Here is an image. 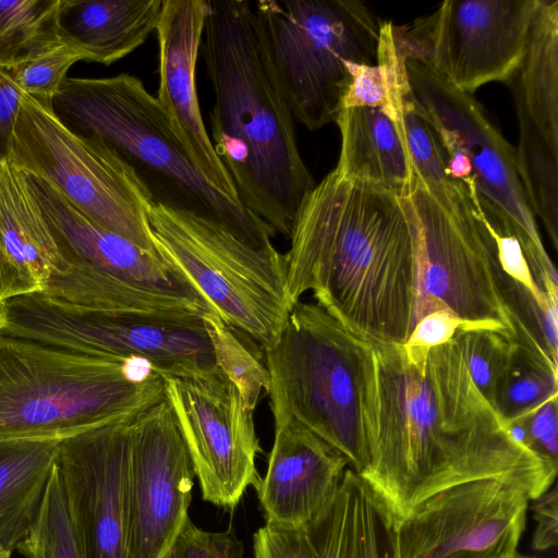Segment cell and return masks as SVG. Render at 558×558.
I'll list each match as a JSON object with an SVG mask.
<instances>
[{"instance_id": "6da1fadb", "label": "cell", "mask_w": 558, "mask_h": 558, "mask_svg": "<svg viewBox=\"0 0 558 558\" xmlns=\"http://www.w3.org/2000/svg\"><path fill=\"white\" fill-rule=\"evenodd\" d=\"M368 341L369 464L361 476L398 519L434 493L476 478L518 482L532 500L550 488L556 475L512 438L453 337L432 348L423 365L403 344Z\"/></svg>"}, {"instance_id": "7a4b0ae2", "label": "cell", "mask_w": 558, "mask_h": 558, "mask_svg": "<svg viewBox=\"0 0 558 558\" xmlns=\"http://www.w3.org/2000/svg\"><path fill=\"white\" fill-rule=\"evenodd\" d=\"M289 238L292 305L311 291L352 332L405 343L414 327L416 272L399 194L333 169L303 201Z\"/></svg>"}, {"instance_id": "3957f363", "label": "cell", "mask_w": 558, "mask_h": 558, "mask_svg": "<svg viewBox=\"0 0 558 558\" xmlns=\"http://www.w3.org/2000/svg\"><path fill=\"white\" fill-rule=\"evenodd\" d=\"M199 53L215 96L209 136L238 199L289 236L315 181L301 156L254 1L207 0Z\"/></svg>"}, {"instance_id": "277c9868", "label": "cell", "mask_w": 558, "mask_h": 558, "mask_svg": "<svg viewBox=\"0 0 558 558\" xmlns=\"http://www.w3.org/2000/svg\"><path fill=\"white\" fill-rule=\"evenodd\" d=\"M71 130L110 145L136 172L154 203L217 221L256 247H269L275 230L196 170L170 121L141 80L66 77L51 100Z\"/></svg>"}, {"instance_id": "5b68a950", "label": "cell", "mask_w": 558, "mask_h": 558, "mask_svg": "<svg viewBox=\"0 0 558 558\" xmlns=\"http://www.w3.org/2000/svg\"><path fill=\"white\" fill-rule=\"evenodd\" d=\"M165 397L163 377L144 360L95 357L0 333V441H61Z\"/></svg>"}, {"instance_id": "8992f818", "label": "cell", "mask_w": 558, "mask_h": 558, "mask_svg": "<svg viewBox=\"0 0 558 558\" xmlns=\"http://www.w3.org/2000/svg\"><path fill=\"white\" fill-rule=\"evenodd\" d=\"M266 353L275 418H293L363 474L369 464L371 342L319 304L295 303Z\"/></svg>"}, {"instance_id": "52a82bcc", "label": "cell", "mask_w": 558, "mask_h": 558, "mask_svg": "<svg viewBox=\"0 0 558 558\" xmlns=\"http://www.w3.org/2000/svg\"><path fill=\"white\" fill-rule=\"evenodd\" d=\"M400 198L414 242V326L434 312L448 311L469 328L514 340L496 242L476 194L459 180L449 187L435 186L413 169Z\"/></svg>"}, {"instance_id": "ba28073f", "label": "cell", "mask_w": 558, "mask_h": 558, "mask_svg": "<svg viewBox=\"0 0 558 558\" xmlns=\"http://www.w3.org/2000/svg\"><path fill=\"white\" fill-rule=\"evenodd\" d=\"M23 174L64 264L50 277L44 294L99 311L217 315L159 250H145L102 228L47 182Z\"/></svg>"}, {"instance_id": "9c48e42d", "label": "cell", "mask_w": 558, "mask_h": 558, "mask_svg": "<svg viewBox=\"0 0 558 558\" xmlns=\"http://www.w3.org/2000/svg\"><path fill=\"white\" fill-rule=\"evenodd\" d=\"M413 95L435 130L448 174L475 191L490 226L518 240L537 287L558 301L554 263L524 193L513 147L471 94L449 85L420 61L405 58Z\"/></svg>"}, {"instance_id": "30bf717a", "label": "cell", "mask_w": 558, "mask_h": 558, "mask_svg": "<svg viewBox=\"0 0 558 558\" xmlns=\"http://www.w3.org/2000/svg\"><path fill=\"white\" fill-rule=\"evenodd\" d=\"M292 116L310 131L335 123L352 76L375 64L381 21L355 0L254 1Z\"/></svg>"}, {"instance_id": "8fae6325", "label": "cell", "mask_w": 558, "mask_h": 558, "mask_svg": "<svg viewBox=\"0 0 558 558\" xmlns=\"http://www.w3.org/2000/svg\"><path fill=\"white\" fill-rule=\"evenodd\" d=\"M148 221L156 247L192 282L229 327L264 351L278 340L293 305L284 254L256 247L221 223L153 203Z\"/></svg>"}, {"instance_id": "7c38bea8", "label": "cell", "mask_w": 558, "mask_h": 558, "mask_svg": "<svg viewBox=\"0 0 558 558\" xmlns=\"http://www.w3.org/2000/svg\"><path fill=\"white\" fill-rule=\"evenodd\" d=\"M0 333L95 357L144 360L161 376L218 367L208 322L195 312L99 311L32 293L0 303Z\"/></svg>"}, {"instance_id": "4fadbf2b", "label": "cell", "mask_w": 558, "mask_h": 558, "mask_svg": "<svg viewBox=\"0 0 558 558\" xmlns=\"http://www.w3.org/2000/svg\"><path fill=\"white\" fill-rule=\"evenodd\" d=\"M9 161L102 228L158 251L148 221L153 196L135 170L98 136L65 125L51 101L22 96Z\"/></svg>"}, {"instance_id": "5bb4252c", "label": "cell", "mask_w": 558, "mask_h": 558, "mask_svg": "<svg viewBox=\"0 0 558 558\" xmlns=\"http://www.w3.org/2000/svg\"><path fill=\"white\" fill-rule=\"evenodd\" d=\"M536 0H448L411 26L392 25L405 58L473 94L510 83L525 53Z\"/></svg>"}, {"instance_id": "9a60e30c", "label": "cell", "mask_w": 558, "mask_h": 558, "mask_svg": "<svg viewBox=\"0 0 558 558\" xmlns=\"http://www.w3.org/2000/svg\"><path fill=\"white\" fill-rule=\"evenodd\" d=\"M202 497L232 510L260 477L254 403L219 366L187 376H162Z\"/></svg>"}, {"instance_id": "2e32d148", "label": "cell", "mask_w": 558, "mask_h": 558, "mask_svg": "<svg viewBox=\"0 0 558 558\" xmlns=\"http://www.w3.org/2000/svg\"><path fill=\"white\" fill-rule=\"evenodd\" d=\"M531 500L522 484L501 477L446 487L399 519L401 558H513Z\"/></svg>"}, {"instance_id": "e0dca14e", "label": "cell", "mask_w": 558, "mask_h": 558, "mask_svg": "<svg viewBox=\"0 0 558 558\" xmlns=\"http://www.w3.org/2000/svg\"><path fill=\"white\" fill-rule=\"evenodd\" d=\"M195 472L166 397L133 420L129 558H165L187 521Z\"/></svg>"}, {"instance_id": "ac0fdd59", "label": "cell", "mask_w": 558, "mask_h": 558, "mask_svg": "<svg viewBox=\"0 0 558 558\" xmlns=\"http://www.w3.org/2000/svg\"><path fill=\"white\" fill-rule=\"evenodd\" d=\"M136 415L58 445L56 465L85 558H129V465Z\"/></svg>"}, {"instance_id": "d6986e66", "label": "cell", "mask_w": 558, "mask_h": 558, "mask_svg": "<svg viewBox=\"0 0 558 558\" xmlns=\"http://www.w3.org/2000/svg\"><path fill=\"white\" fill-rule=\"evenodd\" d=\"M398 517L348 468L328 506L296 526L265 524L253 535V558H401Z\"/></svg>"}, {"instance_id": "ffe728a7", "label": "cell", "mask_w": 558, "mask_h": 558, "mask_svg": "<svg viewBox=\"0 0 558 558\" xmlns=\"http://www.w3.org/2000/svg\"><path fill=\"white\" fill-rule=\"evenodd\" d=\"M206 14L207 0H163L156 28L158 88L155 97L196 170L216 190L239 202L199 108L196 63Z\"/></svg>"}, {"instance_id": "44dd1931", "label": "cell", "mask_w": 558, "mask_h": 558, "mask_svg": "<svg viewBox=\"0 0 558 558\" xmlns=\"http://www.w3.org/2000/svg\"><path fill=\"white\" fill-rule=\"evenodd\" d=\"M275 438L257 498L265 524L296 526L331 501L349 464L333 447L293 418H275Z\"/></svg>"}, {"instance_id": "7402d4cb", "label": "cell", "mask_w": 558, "mask_h": 558, "mask_svg": "<svg viewBox=\"0 0 558 558\" xmlns=\"http://www.w3.org/2000/svg\"><path fill=\"white\" fill-rule=\"evenodd\" d=\"M63 259L23 171L0 163V303L43 293Z\"/></svg>"}, {"instance_id": "603a6c76", "label": "cell", "mask_w": 558, "mask_h": 558, "mask_svg": "<svg viewBox=\"0 0 558 558\" xmlns=\"http://www.w3.org/2000/svg\"><path fill=\"white\" fill-rule=\"evenodd\" d=\"M509 84L519 143L558 154V0H536L525 53Z\"/></svg>"}, {"instance_id": "cb8c5ba5", "label": "cell", "mask_w": 558, "mask_h": 558, "mask_svg": "<svg viewBox=\"0 0 558 558\" xmlns=\"http://www.w3.org/2000/svg\"><path fill=\"white\" fill-rule=\"evenodd\" d=\"M163 0H61L62 43L84 61L109 65L144 45L156 31Z\"/></svg>"}, {"instance_id": "d4e9b609", "label": "cell", "mask_w": 558, "mask_h": 558, "mask_svg": "<svg viewBox=\"0 0 558 558\" xmlns=\"http://www.w3.org/2000/svg\"><path fill=\"white\" fill-rule=\"evenodd\" d=\"M395 114L384 108L351 107L338 113L341 147L336 170L342 175L401 194L411 182L413 166Z\"/></svg>"}, {"instance_id": "484cf974", "label": "cell", "mask_w": 558, "mask_h": 558, "mask_svg": "<svg viewBox=\"0 0 558 558\" xmlns=\"http://www.w3.org/2000/svg\"><path fill=\"white\" fill-rule=\"evenodd\" d=\"M59 442L0 441V545L12 553L38 514Z\"/></svg>"}, {"instance_id": "4316f807", "label": "cell", "mask_w": 558, "mask_h": 558, "mask_svg": "<svg viewBox=\"0 0 558 558\" xmlns=\"http://www.w3.org/2000/svg\"><path fill=\"white\" fill-rule=\"evenodd\" d=\"M557 364L537 348L512 340L492 407L508 426L557 397Z\"/></svg>"}, {"instance_id": "83f0119b", "label": "cell", "mask_w": 558, "mask_h": 558, "mask_svg": "<svg viewBox=\"0 0 558 558\" xmlns=\"http://www.w3.org/2000/svg\"><path fill=\"white\" fill-rule=\"evenodd\" d=\"M61 0H0V69L11 70L62 44Z\"/></svg>"}, {"instance_id": "f1b7e54d", "label": "cell", "mask_w": 558, "mask_h": 558, "mask_svg": "<svg viewBox=\"0 0 558 558\" xmlns=\"http://www.w3.org/2000/svg\"><path fill=\"white\" fill-rule=\"evenodd\" d=\"M395 110V122L413 169L435 186H451L456 180L448 174L444 150L435 130L413 95L407 69L399 80Z\"/></svg>"}, {"instance_id": "f546056e", "label": "cell", "mask_w": 558, "mask_h": 558, "mask_svg": "<svg viewBox=\"0 0 558 558\" xmlns=\"http://www.w3.org/2000/svg\"><path fill=\"white\" fill-rule=\"evenodd\" d=\"M15 550L26 558H85L56 464L38 514Z\"/></svg>"}, {"instance_id": "4dcf8cb0", "label": "cell", "mask_w": 558, "mask_h": 558, "mask_svg": "<svg viewBox=\"0 0 558 558\" xmlns=\"http://www.w3.org/2000/svg\"><path fill=\"white\" fill-rule=\"evenodd\" d=\"M453 338L475 386L492 405L497 381L509 359L512 340L497 331L477 327L459 328Z\"/></svg>"}, {"instance_id": "1f68e13d", "label": "cell", "mask_w": 558, "mask_h": 558, "mask_svg": "<svg viewBox=\"0 0 558 558\" xmlns=\"http://www.w3.org/2000/svg\"><path fill=\"white\" fill-rule=\"evenodd\" d=\"M83 60L80 51L62 43L47 53L8 71L24 94L51 101L66 78L70 68Z\"/></svg>"}, {"instance_id": "d6a6232c", "label": "cell", "mask_w": 558, "mask_h": 558, "mask_svg": "<svg viewBox=\"0 0 558 558\" xmlns=\"http://www.w3.org/2000/svg\"><path fill=\"white\" fill-rule=\"evenodd\" d=\"M510 424H515L521 428L522 445L537 457L551 473L557 475V397L550 398Z\"/></svg>"}, {"instance_id": "836d02e7", "label": "cell", "mask_w": 558, "mask_h": 558, "mask_svg": "<svg viewBox=\"0 0 558 558\" xmlns=\"http://www.w3.org/2000/svg\"><path fill=\"white\" fill-rule=\"evenodd\" d=\"M243 544L233 530L209 532L191 519L184 523L167 554L168 558H243Z\"/></svg>"}, {"instance_id": "e575fe53", "label": "cell", "mask_w": 558, "mask_h": 558, "mask_svg": "<svg viewBox=\"0 0 558 558\" xmlns=\"http://www.w3.org/2000/svg\"><path fill=\"white\" fill-rule=\"evenodd\" d=\"M463 327L469 328L463 320L448 311L434 312L423 317L403 344L408 359L416 365H423L432 348L448 342Z\"/></svg>"}, {"instance_id": "d590c367", "label": "cell", "mask_w": 558, "mask_h": 558, "mask_svg": "<svg viewBox=\"0 0 558 558\" xmlns=\"http://www.w3.org/2000/svg\"><path fill=\"white\" fill-rule=\"evenodd\" d=\"M488 228L496 242L497 258L501 271L527 288L544 307L557 311V306L547 300L534 281L518 240L494 229L489 222Z\"/></svg>"}, {"instance_id": "8d00e7d4", "label": "cell", "mask_w": 558, "mask_h": 558, "mask_svg": "<svg viewBox=\"0 0 558 558\" xmlns=\"http://www.w3.org/2000/svg\"><path fill=\"white\" fill-rule=\"evenodd\" d=\"M23 95L10 72L0 69V163L9 160Z\"/></svg>"}, {"instance_id": "74e56055", "label": "cell", "mask_w": 558, "mask_h": 558, "mask_svg": "<svg viewBox=\"0 0 558 558\" xmlns=\"http://www.w3.org/2000/svg\"><path fill=\"white\" fill-rule=\"evenodd\" d=\"M557 488L547 489L532 500L534 520L536 522L532 538L534 549L544 551L556 547L558 535Z\"/></svg>"}, {"instance_id": "f35d334b", "label": "cell", "mask_w": 558, "mask_h": 558, "mask_svg": "<svg viewBox=\"0 0 558 558\" xmlns=\"http://www.w3.org/2000/svg\"><path fill=\"white\" fill-rule=\"evenodd\" d=\"M12 551L0 545V558H11Z\"/></svg>"}, {"instance_id": "ab89813d", "label": "cell", "mask_w": 558, "mask_h": 558, "mask_svg": "<svg viewBox=\"0 0 558 558\" xmlns=\"http://www.w3.org/2000/svg\"><path fill=\"white\" fill-rule=\"evenodd\" d=\"M513 558H529V557H524V556L517 554Z\"/></svg>"}, {"instance_id": "60d3db41", "label": "cell", "mask_w": 558, "mask_h": 558, "mask_svg": "<svg viewBox=\"0 0 558 558\" xmlns=\"http://www.w3.org/2000/svg\"><path fill=\"white\" fill-rule=\"evenodd\" d=\"M165 558H168L167 556Z\"/></svg>"}, {"instance_id": "b9f144b4", "label": "cell", "mask_w": 558, "mask_h": 558, "mask_svg": "<svg viewBox=\"0 0 558 558\" xmlns=\"http://www.w3.org/2000/svg\"><path fill=\"white\" fill-rule=\"evenodd\" d=\"M530 558V557H529Z\"/></svg>"}]
</instances>
